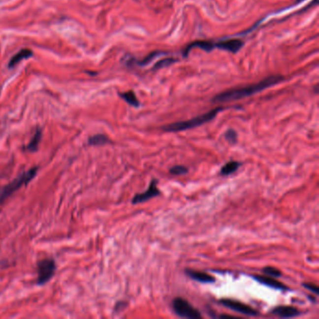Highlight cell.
I'll return each mask as SVG.
<instances>
[{
	"label": "cell",
	"instance_id": "cell-1",
	"mask_svg": "<svg viewBox=\"0 0 319 319\" xmlns=\"http://www.w3.org/2000/svg\"><path fill=\"white\" fill-rule=\"evenodd\" d=\"M282 81H284V78L282 76H270L262 81H260L259 83L246 85V86H243L240 88L230 89V90H227L223 93H220L213 98V102L223 103V102L239 100V99H242L244 97L253 96L256 93H259L267 88H270L273 85L281 83Z\"/></svg>",
	"mask_w": 319,
	"mask_h": 319
},
{
	"label": "cell",
	"instance_id": "cell-2",
	"mask_svg": "<svg viewBox=\"0 0 319 319\" xmlns=\"http://www.w3.org/2000/svg\"><path fill=\"white\" fill-rule=\"evenodd\" d=\"M221 111H223V108L218 107V108H216V109H214V110H212V111H210L208 113L198 115L197 117H194V118L189 119L187 121L169 124V125L163 127L162 129L166 132H180L192 129V128H195L197 127H199V126H202L205 123L212 121L213 119L216 118V115Z\"/></svg>",
	"mask_w": 319,
	"mask_h": 319
},
{
	"label": "cell",
	"instance_id": "cell-3",
	"mask_svg": "<svg viewBox=\"0 0 319 319\" xmlns=\"http://www.w3.org/2000/svg\"><path fill=\"white\" fill-rule=\"evenodd\" d=\"M38 172V167L32 168L28 171L22 173L16 179H14L10 184H8L6 187L0 190V205L3 204L8 197H10L14 192L19 190L25 185H28L31 180L35 178L36 174Z\"/></svg>",
	"mask_w": 319,
	"mask_h": 319
},
{
	"label": "cell",
	"instance_id": "cell-4",
	"mask_svg": "<svg viewBox=\"0 0 319 319\" xmlns=\"http://www.w3.org/2000/svg\"><path fill=\"white\" fill-rule=\"evenodd\" d=\"M172 308L176 315L184 319H198L202 318L199 311L194 308L188 300L183 298H175L172 301Z\"/></svg>",
	"mask_w": 319,
	"mask_h": 319
},
{
	"label": "cell",
	"instance_id": "cell-5",
	"mask_svg": "<svg viewBox=\"0 0 319 319\" xmlns=\"http://www.w3.org/2000/svg\"><path fill=\"white\" fill-rule=\"evenodd\" d=\"M57 270V265L53 259H42L38 262V285H44L47 283L54 275Z\"/></svg>",
	"mask_w": 319,
	"mask_h": 319
},
{
	"label": "cell",
	"instance_id": "cell-6",
	"mask_svg": "<svg viewBox=\"0 0 319 319\" xmlns=\"http://www.w3.org/2000/svg\"><path fill=\"white\" fill-rule=\"evenodd\" d=\"M220 303L228 309L233 310L235 312L243 314L247 317H257L258 316V312L256 310L254 309L246 304H244L240 301H237V300L223 299V300H220Z\"/></svg>",
	"mask_w": 319,
	"mask_h": 319
},
{
	"label": "cell",
	"instance_id": "cell-7",
	"mask_svg": "<svg viewBox=\"0 0 319 319\" xmlns=\"http://www.w3.org/2000/svg\"><path fill=\"white\" fill-rule=\"evenodd\" d=\"M160 194L161 193H160V189L158 188V180L154 179V180H152L149 188L145 192H143L141 194H137L135 197L132 198V203L133 204L142 203V202L149 200L152 197L160 196Z\"/></svg>",
	"mask_w": 319,
	"mask_h": 319
},
{
	"label": "cell",
	"instance_id": "cell-8",
	"mask_svg": "<svg viewBox=\"0 0 319 319\" xmlns=\"http://www.w3.org/2000/svg\"><path fill=\"white\" fill-rule=\"evenodd\" d=\"M244 44V41L239 38H231V39H225V40L216 42L215 43V49L217 48V49L230 52L232 54H237L243 48Z\"/></svg>",
	"mask_w": 319,
	"mask_h": 319
},
{
	"label": "cell",
	"instance_id": "cell-9",
	"mask_svg": "<svg viewBox=\"0 0 319 319\" xmlns=\"http://www.w3.org/2000/svg\"><path fill=\"white\" fill-rule=\"evenodd\" d=\"M254 279L255 281L262 284L264 286L270 287L274 289H281V290H288V287L287 286H285L284 284H282L279 281L275 280L274 277H271L268 275H254Z\"/></svg>",
	"mask_w": 319,
	"mask_h": 319
},
{
	"label": "cell",
	"instance_id": "cell-10",
	"mask_svg": "<svg viewBox=\"0 0 319 319\" xmlns=\"http://www.w3.org/2000/svg\"><path fill=\"white\" fill-rule=\"evenodd\" d=\"M273 315L278 316L282 319H291L299 317L300 314V310L293 306H277L272 311Z\"/></svg>",
	"mask_w": 319,
	"mask_h": 319
},
{
	"label": "cell",
	"instance_id": "cell-11",
	"mask_svg": "<svg viewBox=\"0 0 319 319\" xmlns=\"http://www.w3.org/2000/svg\"><path fill=\"white\" fill-rule=\"evenodd\" d=\"M186 274L188 275V277H190L191 279L199 282V283L211 284V283H215V281H216V278L214 276L208 274L206 272H197V271H194V270L187 269L186 270Z\"/></svg>",
	"mask_w": 319,
	"mask_h": 319
},
{
	"label": "cell",
	"instance_id": "cell-12",
	"mask_svg": "<svg viewBox=\"0 0 319 319\" xmlns=\"http://www.w3.org/2000/svg\"><path fill=\"white\" fill-rule=\"evenodd\" d=\"M194 48H199V49H202V50H204L206 52H211V51H213L215 49V43L212 42V41H208V40L207 41L206 40H196V41H194V42H192V43H190L188 45L187 49H186V51L184 52V56L188 57L189 52Z\"/></svg>",
	"mask_w": 319,
	"mask_h": 319
},
{
	"label": "cell",
	"instance_id": "cell-13",
	"mask_svg": "<svg viewBox=\"0 0 319 319\" xmlns=\"http://www.w3.org/2000/svg\"><path fill=\"white\" fill-rule=\"evenodd\" d=\"M32 56H33V53H32L31 50H29V49H23V50H21L15 56L11 57V59L10 60V63H9V67L10 68L14 67L16 65H18L23 59H27V58L32 57Z\"/></svg>",
	"mask_w": 319,
	"mask_h": 319
},
{
	"label": "cell",
	"instance_id": "cell-14",
	"mask_svg": "<svg viewBox=\"0 0 319 319\" xmlns=\"http://www.w3.org/2000/svg\"><path fill=\"white\" fill-rule=\"evenodd\" d=\"M41 137H42V132H41V129H40V128H37L36 133H35V135L33 136L32 140H31L29 144L25 147V150L28 151V152H31V153H34V152L38 151L39 142L41 141Z\"/></svg>",
	"mask_w": 319,
	"mask_h": 319
},
{
	"label": "cell",
	"instance_id": "cell-15",
	"mask_svg": "<svg viewBox=\"0 0 319 319\" xmlns=\"http://www.w3.org/2000/svg\"><path fill=\"white\" fill-rule=\"evenodd\" d=\"M111 142V140L104 134H96L88 139V144L91 146H102Z\"/></svg>",
	"mask_w": 319,
	"mask_h": 319
},
{
	"label": "cell",
	"instance_id": "cell-16",
	"mask_svg": "<svg viewBox=\"0 0 319 319\" xmlns=\"http://www.w3.org/2000/svg\"><path fill=\"white\" fill-rule=\"evenodd\" d=\"M242 164L240 162H237V161H230V162H227L225 164V166H223L221 168V170H220V174L222 176H228L232 173H234L235 171H237V169L240 168Z\"/></svg>",
	"mask_w": 319,
	"mask_h": 319
},
{
	"label": "cell",
	"instance_id": "cell-17",
	"mask_svg": "<svg viewBox=\"0 0 319 319\" xmlns=\"http://www.w3.org/2000/svg\"><path fill=\"white\" fill-rule=\"evenodd\" d=\"M120 96L122 97L124 100H126L129 105H131L133 107H139L140 106V101L138 100L137 96L133 91H128V92H125L120 94Z\"/></svg>",
	"mask_w": 319,
	"mask_h": 319
},
{
	"label": "cell",
	"instance_id": "cell-18",
	"mask_svg": "<svg viewBox=\"0 0 319 319\" xmlns=\"http://www.w3.org/2000/svg\"><path fill=\"white\" fill-rule=\"evenodd\" d=\"M188 168L186 166H183V165H177V166H174V167L169 169V172L172 175H175V176H180V175L186 174V173H188Z\"/></svg>",
	"mask_w": 319,
	"mask_h": 319
},
{
	"label": "cell",
	"instance_id": "cell-19",
	"mask_svg": "<svg viewBox=\"0 0 319 319\" xmlns=\"http://www.w3.org/2000/svg\"><path fill=\"white\" fill-rule=\"evenodd\" d=\"M263 273L268 275V276H271V277H280L282 276V272L274 268V267H265L262 270Z\"/></svg>",
	"mask_w": 319,
	"mask_h": 319
},
{
	"label": "cell",
	"instance_id": "cell-20",
	"mask_svg": "<svg viewBox=\"0 0 319 319\" xmlns=\"http://www.w3.org/2000/svg\"><path fill=\"white\" fill-rule=\"evenodd\" d=\"M175 62H176V59H174V58H165V59H162V60H160V61H159L157 63L156 66H154V69H159V68H162V67L169 66V65H171V64H173Z\"/></svg>",
	"mask_w": 319,
	"mask_h": 319
},
{
	"label": "cell",
	"instance_id": "cell-21",
	"mask_svg": "<svg viewBox=\"0 0 319 319\" xmlns=\"http://www.w3.org/2000/svg\"><path fill=\"white\" fill-rule=\"evenodd\" d=\"M161 55V53L160 52H155V53H152L151 55H149L148 57H145L144 59H142L141 61H138V62H136L138 65H140V66H145V65H147V64H149L150 63L151 61H153V59L154 58H156V57H159V56H160Z\"/></svg>",
	"mask_w": 319,
	"mask_h": 319
},
{
	"label": "cell",
	"instance_id": "cell-22",
	"mask_svg": "<svg viewBox=\"0 0 319 319\" xmlns=\"http://www.w3.org/2000/svg\"><path fill=\"white\" fill-rule=\"evenodd\" d=\"M225 138L226 141L231 144H235L237 142V132L233 129H228L225 132Z\"/></svg>",
	"mask_w": 319,
	"mask_h": 319
},
{
	"label": "cell",
	"instance_id": "cell-23",
	"mask_svg": "<svg viewBox=\"0 0 319 319\" xmlns=\"http://www.w3.org/2000/svg\"><path fill=\"white\" fill-rule=\"evenodd\" d=\"M302 287H305L306 289H308V290L312 291L313 293H315L316 295H318L319 294V287L318 286H316V285H314V284H309V283H304V284H302Z\"/></svg>",
	"mask_w": 319,
	"mask_h": 319
},
{
	"label": "cell",
	"instance_id": "cell-24",
	"mask_svg": "<svg viewBox=\"0 0 319 319\" xmlns=\"http://www.w3.org/2000/svg\"><path fill=\"white\" fill-rule=\"evenodd\" d=\"M126 306H127V303L125 301H119L116 303L114 310H115V312H119V311L124 309Z\"/></svg>",
	"mask_w": 319,
	"mask_h": 319
},
{
	"label": "cell",
	"instance_id": "cell-25",
	"mask_svg": "<svg viewBox=\"0 0 319 319\" xmlns=\"http://www.w3.org/2000/svg\"><path fill=\"white\" fill-rule=\"evenodd\" d=\"M302 1H304V0H296V3H300V2H302Z\"/></svg>",
	"mask_w": 319,
	"mask_h": 319
}]
</instances>
